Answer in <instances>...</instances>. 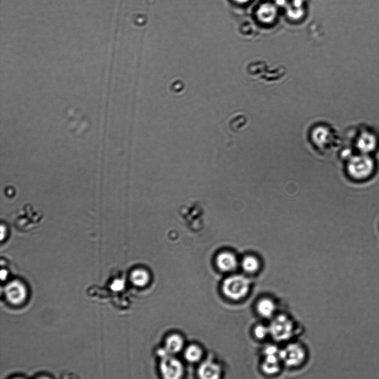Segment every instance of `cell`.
Segmentation results:
<instances>
[{
  "label": "cell",
  "instance_id": "30bf717a",
  "mask_svg": "<svg viewBox=\"0 0 379 379\" xmlns=\"http://www.w3.org/2000/svg\"><path fill=\"white\" fill-rule=\"evenodd\" d=\"M198 374L201 379H217L220 376V369L212 362H205L199 367Z\"/></svg>",
  "mask_w": 379,
  "mask_h": 379
},
{
  "label": "cell",
  "instance_id": "2e32d148",
  "mask_svg": "<svg viewBox=\"0 0 379 379\" xmlns=\"http://www.w3.org/2000/svg\"><path fill=\"white\" fill-rule=\"evenodd\" d=\"M254 334L259 339H265L270 335V328L263 324H258L254 328Z\"/></svg>",
  "mask_w": 379,
  "mask_h": 379
},
{
  "label": "cell",
  "instance_id": "5b68a950",
  "mask_svg": "<svg viewBox=\"0 0 379 379\" xmlns=\"http://www.w3.org/2000/svg\"><path fill=\"white\" fill-rule=\"evenodd\" d=\"M163 376L168 379H177L183 374V367L178 360L169 356L164 357L161 363Z\"/></svg>",
  "mask_w": 379,
  "mask_h": 379
},
{
  "label": "cell",
  "instance_id": "4fadbf2b",
  "mask_svg": "<svg viewBox=\"0 0 379 379\" xmlns=\"http://www.w3.org/2000/svg\"><path fill=\"white\" fill-rule=\"evenodd\" d=\"M241 266L244 272L248 273H254L258 271L260 267V263L255 257L248 256L243 258Z\"/></svg>",
  "mask_w": 379,
  "mask_h": 379
},
{
  "label": "cell",
  "instance_id": "52a82bcc",
  "mask_svg": "<svg viewBox=\"0 0 379 379\" xmlns=\"http://www.w3.org/2000/svg\"><path fill=\"white\" fill-rule=\"evenodd\" d=\"M378 144L377 137L372 133L362 132L357 139V147L362 154L368 155L376 150Z\"/></svg>",
  "mask_w": 379,
  "mask_h": 379
},
{
  "label": "cell",
  "instance_id": "5bb4252c",
  "mask_svg": "<svg viewBox=\"0 0 379 379\" xmlns=\"http://www.w3.org/2000/svg\"><path fill=\"white\" fill-rule=\"evenodd\" d=\"M131 279L134 285L141 287L147 284L150 277L145 271L138 270L132 273Z\"/></svg>",
  "mask_w": 379,
  "mask_h": 379
},
{
  "label": "cell",
  "instance_id": "9c48e42d",
  "mask_svg": "<svg viewBox=\"0 0 379 379\" xmlns=\"http://www.w3.org/2000/svg\"><path fill=\"white\" fill-rule=\"evenodd\" d=\"M257 310L263 318L272 319L275 316L277 306L274 301L265 297L258 301Z\"/></svg>",
  "mask_w": 379,
  "mask_h": 379
},
{
  "label": "cell",
  "instance_id": "ba28073f",
  "mask_svg": "<svg viewBox=\"0 0 379 379\" xmlns=\"http://www.w3.org/2000/svg\"><path fill=\"white\" fill-rule=\"evenodd\" d=\"M217 264L220 270L223 272H232L237 268L238 261L233 254L223 252L217 257Z\"/></svg>",
  "mask_w": 379,
  "mask_h": 379
},
{
  "label": "cell",
  "instance_id": "7c38bea8",
  "mask_svg": "<svg viewBox=\"0 0 379 379\" xmlns=\"http://www.w3.org/2000/svg\"><path fill=\"white\" fill-rule=\"evenodd\" d=\"M184 347L183 339L178 335H173L168 338L166 343V353H162L164 357L170 354H176Z\"/></svg>",
  "mask_w": 379,
  "mask_h": 379
},
{
  "label": "cell",
  "instance_id": "8fae6325",
  "mask_svg": "<svg viewBox=\"0 0 379 379\" xmlns=\"http://www.w3.org/2000/svg\"><path fill=\"white\" fill-rule=\"evenodd\" d=\"M282 363L279 355L265 356L262 364V369L268 375H273L279 372Z\"/></svg>",
  "mask_w": 379,
  "mask_h": 379
},
{
  "label": "cell",
  "instance_id": "e0dca14e",
  "mask_svg": "<svg viewBox=\"0 0 379 379\" xmlns=\"http://www.w3.org/2000/svg\"><path fill=\"white\" fill-rule=\"evenodd\" d=\"M280 352V349L276 346L275 345H267L263 349V354L265 356H277L279 355Z\"/></svg>",
  "mask_w": 379,
  "mask_h": 379
},
{
  "label": "cell",
  "instance_id": "ac0fdd59",
  "mask_svg": "<svg viewBox=\"0 0 379 379\" xmlns=\"http://www.w3.org/2000/svg\"><path fill=\"white\" fill-rule=\"evenodd\" d=\"M123 286V283L121 281H117L113 283L112 288L114 290H119L121 289Z\"/></svg>",
  "mask_w": 379,
  "mask_h": 379
},
{
  "label": "cell",
  "instance_id": "8992f818",
  "mask_svg": "<svg viewBox=\"0 0 379 379\" xmlns=\"http://www.w3.org/2000/svg\"><path fill=\"white\" fill-rule=\"evenodd\" d=\"M6 296L9 302L18 304L21 303L26 297V288L20 282L15 281L6 287Z\"/></svg>",
  "mask_w": 379,
  "mask_h": 379
},
{
  "label": "cell",
  "instance_id": "7a4b0ae2",
  "mask_svg": "<svg viewBox=\"0 0 379 379\" xmlns=\"http://www.w3.org/2000/svg\"><path fill=\"white\" fill-rule=\"evenodd\" d=\"M251 282L242 275H234L225 280L223 284V291L225 295L233 300L243 298L248 293Z\"/></svg>",
  "mask_w": 379,
  "mask_h": 379
},
{
  "label": "cell",
  "instance_id": "6da1fadb",
  "mask_svg": "<svg viewBox=\"0 0 379 379\" xmlns=\"http://www.w3.org/2000/svg\"><path fill=\"white\" fill-rule=\"evenodd\" d=\"M270 335L277 342H285L291 338L294 333L293 321L284 314L275 316L269 325Z\"/></svg>",
  "mask_w": 379,
  "mask_h": 379
},
{
  "label": "cell",
  "instance_id": "3957f363",
  "mask_svg": "<svg viewBox=\"0 0 379 379\" xmlns=\"http://www.w3.org/2000/svg\"><path fill=\"white\" fill-rule=\"evenodd\" d=\"M374 169V161L368 155L362 153L361 155L352 157L348 162L349 174L355 179L368 178L372 174Z\"/></svg>",
  "mask_w": 379,
  "mask_h": 379
},
{
  "label": "cell",
  "instance_id": "d6986e66",
  "mask_svg": "<svg viewBox=\"0 0 379 379\" xmlns=\"http://www.w3.org/2000/svg\"><path fill=\"white\" fill-rule=\"evenodd\" d=\"M1 280L3 281V280H6L7 278V273L6 270H2L1 272Z\"/></svg>",
  "mask_w": 379,
  "mask_h": 379
},
{
  "label": "cell",
  "instance_id": "277c9868",
  "mask_svg": "<svg viewBox=\"0 0 379 379\" xmlns=\"http://www.w3.org/2000/svg\"><path fill=\"white\" fill-rule=\"evenodd\" d=\"M280 358L282 363L289 367L300 366L305 358L304 349L298 343H290L280 349Z\"/></svg>",
  "mask_w": 379,
  "mask_h": 379
},
{
  "label": "cell",
  "instance_id": "9a60e30c",
  "mask_svg": "<svg viewBox=\"0 0 379 379\" xmlns=\"http://www.w3.org/2000/svg\"><path fill=\"white\" fill-rule=\"evenodd\" d=\"M201 355H202L201 350L195 345H191L186 349L185 353L186 359L191 363L198 362L201 358Z\"/></svg>",
  "mask_w": 379,
  "mask_h": 379
}]
</instances>
